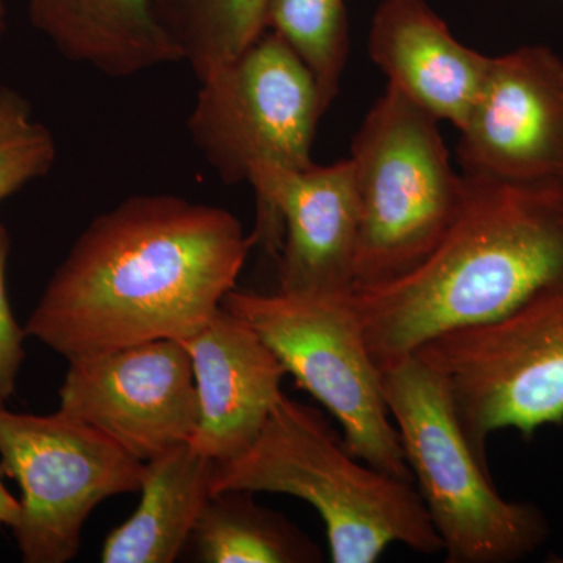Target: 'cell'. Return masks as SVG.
Instances as JSON below:
<instances>
[{"label": "cell", "mask_w": 563, "mask_h": 563, "mask_svg": "<svg viewBox=\"0 0 563 563\" xmlns=\"http://www.w3.org/2000/svg\"><path fill=\"white\" fill-rule=\"evenodd\" d=\"M254 243L221 207L135 195L77 236L25 322L66 361L190 339L236 288Z\"/></svg>", "instance_id": "obj_1"}, {"label": "cell", "mask_w": 563, "mask_h": 563, "mask_svg": "<svg viewBox=\"0 0 563 563\" xmlns=\"http://www.w3.org/2000/svg\"><path fill=\"white\" fill-rule=\"evenodd\" d=\"M465 177L462 209L428 257L351 292L380 372L435 336L498 320L563 282V181Z\"/></svg>", "instance_id": "obj_2"}, {"label": "cell", "mask_w": 563, "mask_h": 563, "mask_svg": "<svg viewBox=\"0 0 563 563\" xmlns=\"http://www.w3.org/2000/svg\"><path fill=\"white\" fill-rule=\"evenodd\" d=\"M279 493L320 514L333 563H373L391 544L443 551L420 492L355 457L318 410L282 395L244 453L217 463L213 495Z\"/></svg>", "instance_id": "obj_3"}, {"label": "cell", "mask_w": 563, "mask_h": 563, "mask_svg": "<svg viewBox=\"0 0 563 563\" xmlns=\"http://www.w3.org/2000/svg\"><path fill=\"white\" fill-rule=\"evenodd\" d=\"M385 401L448 563H514L551 528L532 503L509 501L463 432L442 377L418 355L383 369Z\"/></svg>", "instance_id": "obj_4"}, {"label": "cell", "mask_w": 563, "mask_h": 563, "mask_svg": "<svg viewBox=\"0 0 563 563\" xmlns=\"http://www.w3.org/2000/svg\"><path fill=\"white\" fill-rule=\"evenodd\" d=\"M350 161L361 210L355 290L428 257L462 209L466 177L451 166L439 120L391 85L355 133Z\"/></svg>", "instance_id": "obj_5"}, {"label": "cell", "mask_w": 563, "mask_h": 563, "mask_svg": "<svg viewBox=\"0 0 563 563\" xmlns=\"http://www.w3.org/2000/svg\"><path fill=\"white\" fill-rule=\"evenodd\" d=\"M350 296L269 295L235 288L222 307L247 322L298 387L332 413L355 457L413 483L385 401L383 372L374 362Z\"/></svg>", "instance_id": "obj_6"}, {"label": "cell", "mask_w": 563, "mask_h": 563, "mask_svg": "<svg viewBox=\"0 0 563 563\" xmlns=\"http://www.w3.org/2000/svg\"><path fill=\"white\" fill-rule=\"evenodd\" d=\"M413 354L442 377L466 439L487 462L492 433L515 429L529 439L563 422V282Z\"/></svg>", "instance_id": "obj_7"}, {"label": "cell", "mask_w": 563, "mask_h": 563, "mask_svg": "<svg viewBox=\"0 0 563 563\" xmlns=\"http://www.w3.org/2000/svg\"><path fill=\"white\" fill-rule=\"evenodd\" d=\"M146 463L87 422L68 415L0 407V473L21 488L13 531L25 563L76 559L92 510L113 496L139 493Z\"/></svg>", "instance_id": "obj_8"}, {"label": "cell", "mask_w": 563, "mask_h": 563, "mask_svg": "<svg viewBox=\"0 0 563 563\" xmlns=\"http://www.w3.org/2000/svg\"><path fill=\"white\" fill-rule=\"evenodd\" d=\"M199 85L187 129L221 181L247 184L261 166L313 165L314 133L328 109L306 63L276 32Z\"/></svg>", "instance_id": "obj_9"}, {"label": "cell", "mask_w": 563, "mask_h": 563, "mask_svg": "<svg viewBox=\"0 0 563 563\" xmlns=\"http://www.w3.org/2000/svg\"><path fill=\"white\" fill-rule=\"evenodd\" d=\"M247 184L257 201L252 239L276 258L279 291L351 295L361 210L350 158L303 169L261 166Z\"/></svg>", "instance_id": "obj_10"}, {"label": "cell", "mask_w": 563, "mask_h": 563, "mask_svg": "<svg viewBox=\"0 0 563 563\" xmlns=\"http://www.w3.org/2000/svg\"><path fill=\"white\" fill-rule=\"evenodd\" d=\"M68 363L58 412L106 433L139 461L195 435L198 395L181 342L155 340Z\"/></svg>", "instance_id": "obj_11"}, {"label": "cell", "mask_w": 563, "mask_h": 563, "mask_svg": "<svg viewBox=\"0 0 563 563\" xmlns=\"http://www.w3.org/2000/svg\"><path fill=\"white\" fill-rule=\"evenodd\" d=\"M463 174L507 181H563V60L547 46L490 57L459 129Z\"/></svg>", "instance_id": "obj_12"}, {"label": "cell", "mask_w": 563, "mask_h": 563, "mask_svg": "<svg viewBox=\"0 0 563 563\" xmlns=\"http://www.w3.org/2000/svg\"><path fill=\"white\" fill-rule=\"evenodd\" d=\"M181 344L198 395L191 446L217 463L231 461L257 439L284 395L287 372L261 335L225 307Z\"/></svg>", "instance_id": "obj_13"}, {"label": "cell", "mask_w": 563, "mask_h": 563, "mask_svg": "<svg viewBox=\"0 0 563 563\" xmlns=\"http://www.w3.org/2000/svg\"><path fill=\"white\" fill-rule=\"evenodd\" d=\"M369 57L388 85L439 121L462 128L490 57L455 38L426 0H384L369 32Z\"/></svg>", "instance_id": "obj_14"}, {"label": "cell", "mask_w": 563, "mask_h": 563, "mask_svg": "<svg viewBox=\"0 0 563 563\" xmlns=\"http://www.w3.org/2000/svg\"><path fill=\"white\" fill-rule=\"evenodd\" d=\"M29 21L63 58L110 79L181 63L152 0H25Z\"/></svg>", "instance_id": "obj_15"}, {"label": "cell", "mask_w": 563, "mask_h": 563, "mask_svg": "<svg viewBox=\"0 0 563 563\" xmlns=\"http://www.w3.org/2000/svg\"><path fill=\"white\" fill-rule=\"evenodd\" d=\"M217 462L181 443L146 462L135 512L107 536L103 563H173L213 495Z\"/></svg>", "instance_id": "obj_16"}, {"label": "cell", "mask_w": 563, "mask_h": 563, "mask_svg": "<svg viewBox=\"0 0 563 563\" xmlns=\"http://www.w3.org/2000/svg\"><path fill=\"white\" fill-rule=\"evenodd\" d=\"M255 493L224 490L211 495L190 542L206 563H317V543L287 518L261 506Z\"/></svg>", "instance_id": "obj_17"}, {"label": "cell", "mask_w": 563, "mask_h": 563, "mask_svg": "<svg viewBox=\"0 0 563 563\" xmlns=\"http://www.w3.org/2000/svg\"><path fill=\"white\" fill-rule=\"evenodd\" d=\"M152 9L198 81L268 31V0H152Z\"/></svg>", "instance_id": "obj_18"}, {"label": "cell", "mask_w": 563, "mask_h": 563, "mask_svg": "<svg viewBox=\"0 0 563 563\" xmlns=\"http://www.w3.org/2000/svg\"><path fill=\"white\" fill-rule=\"evenodd\" d=\"M266 25L306 63L329 109L350 54L344 0H268Z\"/></svg>", "instance_id": "obj_19"}, {"label": "cell", "mask_w": 563, "mask_h": 563, "mask_svg": "<svg viewBox=\"0 0 563 563\" xmlns=\"http://www.w3.org/2000/svg\"><path fill=\"white\" fill-rule=\"evenodd\" d=\"M57 157L54 133L35 117L31 101L0 84V202L46 177Z\"/></svg>", "instance_id": "obj_20"}, {"label": "cell", "mask_w": 563, "mask_h": 563, "mask_svg": "<svg viewBox=\"0 0 563 563\" xmlns=\"http://www.w3.org/2000/svg\"><path fill=\"white\" fill-rule=\"evenodd\" d=\"M11 252L9 229L0 222V407L13 398L18 374L25 358L24 328L18 324L7 292V266Z\"/></svg>", "instance_id": "obj_21"}, {"label": "cell", "mask_w": 563, "mask_h": 563, "mask_svg": "<svg viewBox=\"0 0 563 563\" xmlns=\"http://www.w3.org/2000/svg\"><path fill=\"white\" fill-rule=\"evenodd\" d=\"M0 476H2V473H0ZM20 501L7 490L5 485L2 483V477H0V526L13 528L18 518H20Z\"/></svg>", "instance_id": "obj_22"}, {"label": "cell", "mask_w": 563, "mask_h": 563, "mask_svg": "<svg viewBox=\"0 0 563 563\" xmlns=\"http://www.w3.org/2000/svg\"><path fill=\"white\" fill-rule=\"evenodd\" d=\"M7 33V9L3 0H0V41H2L3 35Z\"/></svg>", "instance_id": "obj_23"}]
</instances>
